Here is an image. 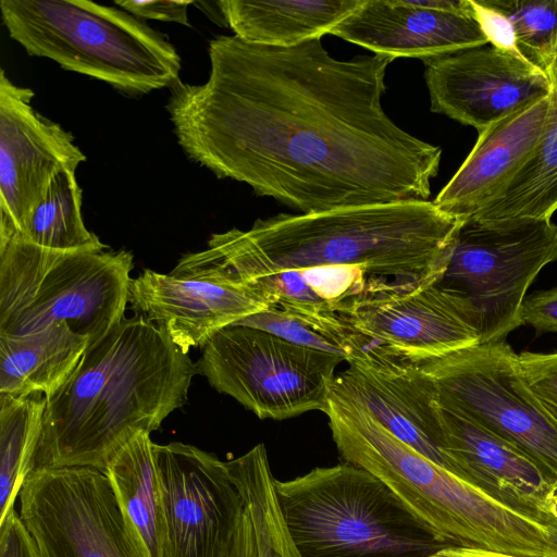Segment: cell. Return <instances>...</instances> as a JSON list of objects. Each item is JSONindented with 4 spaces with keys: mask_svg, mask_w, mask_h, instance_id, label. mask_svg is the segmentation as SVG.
Masks as SVG:
<instances>
[{
    "mask_svg": "<svg viewBox=\"0 0 557 557\" xmlns=\"http://www.w3.org/2000/svg\"><path fill=\"white\" fill-rule=\"evenodd\" d=\"M363 0H282L215 2L222 21L242 40L289 48L321 38Z\"/></svg>",
    "mask_w": 557,
    "mask_h": 557,
    "instance_id": "44dd1931",
    "label": "cell"
},
{
    "mask_svg": "<svg viewBox=\"0 0 557 557\" xmlns=\"http://www.w3.org/2000/svg\"><path fill=\"white\" fill-rule=\"evenodd\" d=\"M541 512L545 517H549L550 519L557 521V485L544 500L543 505L541 506Z\"/></svg>",
    "mask_w": 557,
    "mask_h": 557,
    "instance_id": "8d00e7d4",
    "label": "cell"
},
{
    "mask_svg": "<svg viewBox=\"0 0 557 557\" xmlns=\"http://www.w3.org/2000/svg\"><path fill=\"white\" fill-rule=\"evenodd\" d=\"M134 257L128 250H51L0 239V334L23 335L57 323L98 341L124 318Z\"/></svg>",
    "mask_w": 557,
    "mask_h": 557,
    "instance_id": "52a82bcc",
    "label": "cell"
},
{
    "mask_svg": "<svg viewBox=\"0 0 557 557\" xmlns=\"http://www.w3.org/2000/svg\"><path fill=\"white\" fill-rule=\"evenodd\" d=\"M324 413L343 461L385 483L450 545L519 557H557L544 523L506 507L428 459L334 387Z\"/></svg>",
    "mask_w": 557,
    "mask_h": 557,
    "instance_id": "277c9868",
    "label": "cell"
},
{
    "mask_svg": "<svg viewBox=\"0 0 557 557\" xmlns=\"http://www.w3.org/2000/svg\"><path fill=\"white\" fill-rule=\"evenodd\" d=\"M518 357L528 387L557 422V352L525 351Z\"/></svg>",
    "mask_w": 557,
    "mask_h": 557,
    "instance_id": "f546056e",
    "label": "cell"
},
{
    "mask_svg": "<svg viewBox=\"0 0 557 557\" xmlns=\"http://www.w3.org/2000/svg\"><path fill=\"white\" fill-rule=\"evenodd\" d=\"M348 364L336 375L333 387L362 405L399 441L457 475L442 449L434 387L420 368L375 357Z\"/></svg>",
    "mask_w": 557,
    "mask_h": 557,
    "instance_id": "ac0fdd59",
    "label": "cell"
},
{
    "mask_svg": "<svg viewBox=\"0 0 557 557\" xmlns=\"http://www.w3.org/2000/svg\"><path fill=\"white\" fill-rule=\"evenodd\" d=\"M197 364L141 314L88 345L67 381L45 397L34 469L103 471L138 432L158 430L188 398Z\"/></svg>",
    "mask_w": 557,
    "mask_h": 557,
    "instance_id": "3957f363",
    "label": "cell"
},
{
    "mask_svg": "<svg viewBox=\"0 0 557 557\" xmlns=\"http://www.w3.org/2000/svg\"><path fill=\"white\" fill-rule=\"evenodd\" d=\"M165 544L163 557H228L243 499L226 462L197 446L154 443Z\"/></svg>",
    "mask_w": 557,
    "mask_h": 557,
    "instance_id": "4fadbf2b",
    "label": "cell"
},
{
    "mask_svg": "<svg viewBox=\"0 0 557 557\" xmlns=\"http://www.w3.org/2000/svg\"><path fill=\"white\" fill-rule=\"evenodd\" d=\"M228 557H259L252 522L245 506Z\"/></svg>",
    "mask_w": 557,
    "mask_h": 557,
    "instance_id": "e575fe53",
    "label": "cell"
},
{
    "mask_svg": "<svg viewBox=\"0 0 557 557\" xmlns=\"http://www.w3.org/2000/svg\"><path fill=\"white\" fill-rule=\"evenodd\" d=\"M208 52L207 82H177L165 104L196 163L305 214L430 197L441 147L382 107L394 58L338 60L321 38L280 48L235 35Z\"/></svg>",
    "mask_w": 557,
    "mask_h": 557,
    "instance_id": "6da1fadb",
    "label": "cell"
},
{
    "mask_svg": "<svg viewBox=\"0 0 557 557\" xmlns=\"http://www.w3.org/2000/svg\"><path fill=\"white\" fill-rule=\"evenodd\" d=\"M556 260L557 225L552 220H467L440 283L467 299L480 343L500 342L523 324L528 288Z\"/></svg>",
    "mask_w": 557,
    "mask_h": 557,
    "instance_id": "30bf717a",
    "label": "cell"
},
{
    "mask_svg": "<svg viewBox=\"0 0 557 557\" xmlns=\"http://www.w3.org/2000/svg\"><path fill=\"white\" fill-rule=\"evenodd\" d=\"M548 542L557 555V521L546 517L545 521Z\"/></svg>",
    "mask_w": 557,
    "mask_h": 557,
    "instance_id": "74e56055",
    "label": "cell"
},
{
    "mask_svg": "<svg viewBox=\"0 0 557 557\" xmlns=\"http://www.w3.org/2000/svg\"><path fill=\"white\" fill-rule=\"evenodd\" d=\"M359 359L420 366L480 344L467 299L441 284L392 290L360 299L339 313Z\"/></svg>",
    "mask_w": 557,
    "mask_h": 557,
    "instance_id": "7c38bea8",
    "label": "cell"
},
{
    "mask_svg": "<svg viewBox=\"0 0 557 557\" xmlns=\"http://www.w3.org/2000/svg\"><path fill=\"white\" fill-rule=\"evenodd\" d=\"M233 325H244L274 334L295 345L321 350L348 359L347 350L309 321L280 308L250 315Z\"/></svg>",
    "mask_w": 557,
    "mask_h": 557,
    "instance_id": "f1b7e54d",
    "label": "cell"
},
{
    "mask_svg": "<svg viewBox=\"0 0 557 557\" xmlns=\"http://www.w3.org/2000/svg\"><path fill=\"white\" fill-rule=\"evenodd\" d=\"M548 109L549 95L479 133L471 152L433 201L435 206L466 221L496 200L534 152Z\"/></svg>",
    "mask_w": 557,
    "mask_h": 557,
    "instance_id": "d6986e66",
    "label": "cell"
},
{
    "mask_svg": "<svg viewBox=\"0 0 557 557\" xmlns=\"http://www.w3.org/2000/svg\"><path fill=\"white\" fill-rule=\"evenodd\" d=\"M342 357L301 347L269 332L230 325L202 347L198 373L260 419L325 411Z\"/></svg>",
    "mask_w": 557,
    "mask_h": 557,
    "instance_id": "9c48e42d",
    "label": "cell"
},
{
    "mask_svg": "<svg viewBox=\"0 0 557 557\" xmlns=\"http://www.w3.org/2000/svg\"><path fill=\"white\" fill-rule=\"evenodd\" d=\"M461 223L429 200L280 213L248 231L212 234L193 256L242 282L267 271L333 265L413 289L443 280Z\"/></svg>",
    "mask_w": 557,
    "mask_h": 557,
    "instance_id": "7a4b0ae2",
    "label": "cell"
},
{
    "mask_svg": "<svg viewBox=\"0 0 557 557\" xmlns=\"http://www.w3.org/2000/svg\"><path fill=\"white\" fill-rule=\"evenodd\" d=\"M422 62L431 111L479 133L550 92L544 70L491 45Z\"/></svg>",
    "mask_w": 557,
    "mask_h": 557,
    "instance_id": "2e32d148",
    "label": "cell"
},
{
    "mask_svg": "<svg viewBox=\"0 0 557 557\" xmlns=\"http://www.w3.org/2000/svg\"><path fill=\"white\" fill-rule=\"evenodd\" d=\"M9 36L34 57L139 96L180 82L181 58L158 30L91 1L1 0Z\"/></svg>",
    "mask_w": 557,
    "mask_h": 557,
    "instance_id": "8992f818",
    "label": "cell"
},
{
    "mask_svg": "<svg viewBox=\"0 0 557 557\" xmlns=\"http://www.w3.org/2000/svg\"><path fill=\"white\" fill-rule=\"evenodd\" d=\"M125 527L146 557H163L165 525L154 443L138 432L109 459L102 471Z\"/></svg>",
    "mask_w": 557,
    "mask_h": 557,
    "instance_id": "7402d4cb",
    "label": "cell"
},
{
    "mask_svg": "<svg viewBox=\"0 0 557 557\" xmlns=\"http://www.w3.org/2000/svg\"><path fill=\"white\" fill-rule=\"evenodd\" d=\"M544 71L550 83L549 109L539 145L506 190L469 220H550L557 210V57Z\"/></svg>",
    "mask_w": 557,
    "mask_h": 557,
    "instance_id": "cb8c5ba5",
    "label": "cell"
},
{
    "mask_svg": "<svg viewBox=\"0 0 557 557\" xmlns=\"http://www.w3.org/2000/svg\"><path fill=\"white\" fill-rule=\"evenodd\" d=\"M440 416L442 449L457 475L506 507L545 523L541 506L557 483L487 430L441 406Z\"/></svg>",
    "mask_w": 557,
    "mask_h": 557,
    "instance_id": "ffe728a7",
    "label": "cell"
},
{
    "mask_svg": "<svg viewBox=\"0 0 557 557\" xmlns=\"http://www.w3.org/2000/svg\"><path fill=\"white\" fill-rule=\"evenodd\" d=\"M45 396L0 394V520L12 509L34 458L42 430Z\"/></svg>",
    "mask_w": 557,
    "mask_h": 557,
    "instance_id": "484cf974",
    "label": "cell"
},
{
    "mask_svg": "<svg viewBox=\"0 0 557 557\" xmlns=\"http://www.w3.org/2000/svg\"><path fill=\"white\" fill-rule=\"evenodd\" d=\"M438 405L529 457L557 483V422L528 387L505 342L480 343L418 366Z\"/></svg>",
    "mask_w": 557,
    "mask_h": 557,
    "instance_id": "ba28073f",
    "label": "cell"
},
{
    "mask_svg": "<svg viewBox=\"0 0 557 557\" xmlns=\"http://www.w3.org/2000/svg\"><path fill=\"white\" fill-rule=\"evenodd\" d=\"M0 557H39L35 541L15 509L0 520Z\"/></svg>",
    "mask_w": 557,
    "mask_h": 557,
    "instance_id": "1f68e13d",
    "label": "cell"
},
{
    "mask_svg": "<svg viewBox=\"0 0 557 557\" xmlns=\"http://www.w3.org/2000/svg\"><path fill=\"white\" fill-rule=\"evenodd\" d=\"M510 22L520 53L545 67L557 57V0H487Z\"/></svg>",
    "mask_w": 557,
    "mask_h": 557,
    "instance_id": "83f0119b",
    "label": "cell"
},
{
    "mask_svg": "<svg viewBox=\"0 0 557 557\" xmlns=\"http://www.w3.org/2000/svg\"><path fill=\"white\" fill-rule=\"evenodd\" d=\"M521 317L537 332H557V287L525 296Z\"/></svg>",
    "mask_w": 557,
    "mask_h": 557,
    "instance_id": "836d02e7",
    "label": "cell"
},
{
    "mask_svg": "<svg viewBox=\"0 0 557 557\" xmlns=\"http://www.w3.org/2000/svg\"><path fill=\"white\" fill-rule=\"evenodd\" d=\"M128 302L185 354L222 329L272 308L259 288L185 256L168 274L143 270L132 280Z\"/></svg>",
    "mask_w": 557,
    "mask_h": 557,
    "instance_id": "5bb4252c",
    "label": "cell"
},
{
    "mask_svg": "<svg viewBox=\"0 0 557 557\" xmlns=\"http://www.w3.org/2000/svg\"><path fill=\"white\" fill-rule=\"evenodd\" d=\"M330 34L394 59L488 45L470 0H363Z\"/></svg>",
    "mask_w": 557,
    "mask_h": 557,
    "instance_id": "e0dca14e",
    "label": "cell"
},
{
    "mask_svg": "<svg viewBox=\"0 0 557 557\" xmlns=\"http://www.w3.org/2000/svg\"><path fill=\"white\" fill-rule=\"evenodd\" d=\"M470 3L473 15L487 38L488 45L521 54L511 24L505 15L492 7L487 0H470Z\"/></svg>",
    "mask_w": 557,
    "mask_h": 557,
    "instance_id": "4dcf8cb0",
    "label": "cell"
},
{
    "mask_svg": "<svg viewBox=\"0 0 557 557\" xmlns=\"http://www.w3.org/2000/svg\"><path fill=\"white\" fill-rule=\"evenodd\" d=\"M433 557H519L496 552L450 546L438 550Z\"/></svg>",
    "mask_w": 557,
    "mask_h": 557,
    "instance_id": "d590c367",
    "label": "cell"
},
{
    "mask_svg": "<svg viewBox=\"0 0 557 557\" xmlns=\"http://www.w3.org/2000/svg\"><path fill=\"white\" fill-rule=\"evenodd\" d=\"M301 557H433L450 547L381 480L342 462L274 479Z\"/></svg>",
    "mask_w": 557,
    "mask_h": 557,
    "instance_id": "5b68a950",
    "label": "cell"
},
{
    "mask_svg": "<svg viewBox=\"0 0 557 557\" xmlns=\"http://www.w3.org/2000/svg\"><path fill=\"white\" fill-rule=\"evenodd\" d=\"M225 462L251 519L259 557H301L277 502L265 446L258 444Z\"/></svg>",
    "mask_w": 557,
    "mask_h": 557,
    "instance_id": "d4e9b609",
    "label": "cell"
},
{
    "mask_svg": "<svg viewBox=\"0 0 557 557\" xmlns=\"http://www.w3.org/2000/svg\"><path fill=\"white\" fill-rule=\"evenodd\" d=\"M18 237L51 250L108 248L83 221L82 189L75 171L69 169H62L53 176Z\"/></svg>",
    "mask_w": 557,
    "mask_h": 557,
    "instance_id": "4316f807",
    "label": "cell"
},
{
    "mask_svg": "<svg viewBox=\"0 0 557 557\" xmlns=\"http://www.w3.org/2000/svg\"><path fill=\"white\" fill-rule=\"evenodd\" d=\"M34 91L0 72V239L20 236L51 180L86 161L72 133L39 114Z\"/></svg>",
    "mask_w": 557,
    "mask_h": 557,
    "instance_id": "9a60e30c",
    "label": "cell"
},
{
    "mask_svg": "<svg viewBox=\"0 0 557 557\" xmlns=\"http://www.w3.org/2000/svg\"><path fill=\"white\" fill-rule=\"evenodd\" d=\"M193 1L120 0L115 4L137 18L175 22L189 26L187 8Z\"/></svg>",
    "mask_w": 557,
    "mask_h": 557,
    "instance_id": "d6a6232c",
    "label": "cell"
},
{
    "mask_svg": "<svg viewBox=\"0 0 557 557\" xmlns=\"http://www.w3.org/2000/svg\"><path fill=\"white\" fill-rule=\"evenodd\" d=\"M88 345L64 322L29 334H0V394L50 396L74 372Z\"/></svg>",
    "mask_w": 557,
    "mask_h": 557,
    "instance_id": "603a6c76",
    "label": "cell"
},
{
    "mask_svg": "<svg viewBox=\"0 0 557 557\" xmlns=\"http://www.w3.org/2000/svg\"><path fill=\"white\" fill-rule=\"evenodd\" d=\"M18 498L20 516L39 557H146L98 469H34Z\"/></svg>",
    "mask_w": 557,
    "mask_h": 557,
    "instance_id": "8fae6325",
    "label": "cell"
}]
</instances>
